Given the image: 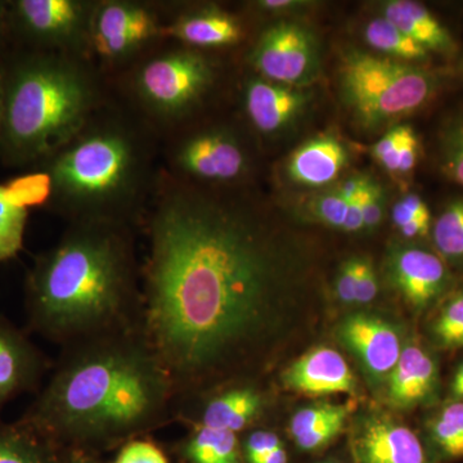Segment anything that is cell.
Instances as JSON below:
<instances>
[{"mask_svg":"<svg viewBox=\"0 0 463 463\" xmlns=\"http://www.w3.org/2000/svg\"><path fill=\"white\" fill-rule=\"evenodd\" d=\"M63 463H100L91 453L63 450Z\"/></svg>","mask_w":463,"mask_h":463,"instance_id":"c3c4849f","label":"cell"},{"mask_svg":"<svg viewBox=\"0 0 463 463\" xmlns=\"http://www.w3.org/2000/svg\"><path fill=\"white\" fill-rule=\"evenodd\" d=\"M336 337L354 355L373 385H385L405 344L397 326L367 312L352 313L341 319Z\"/></svg>","mask_w":463,"mask_h":463,"instance_id":"5bb4252c","label":"cell"},{"mask_svg":"<svg viewBox=\"0 0 463 463\" xmlns=\"http://www.w3.org/2000/svg\"><path fill=\"white\" fill-rule=\"evenodd\" d=\"M172 380L142 327L63 347L18 419L61 450L124 446L174 421Z\"/></svg>","mask_w":463,"mask_h":463,"instance_id":"7a4b0ae2","label":"cell"},{"mask_svg":"<svg viewBox=\"0 0 463 463\" xmlns=\"http://www.w3.org/2000/svg\"><path fill=\"white\" fill-rule=\"evenodd\" d=\"M354 463H432L425 443L403 422L388 413L367 412L350 429Z\"/></svg>","mask_w":463,"mask_h":463,"instance_id":"4fadbf2b","label":"cell"},{"mask_svg":"<svg viewBox=\"0 0 463 463\" xmlns=\"http://www.w3.org/2000/svg\"><path fill=\"white\" fill-rule=\"evenodd\" d=\"M347 201L337 194L334 187L319 192L306 203V214L313 221L341 230L345 221Z\"/></svg>","mask_w":463,"mask_h":463,"instance_id":"1f68e13d","label":"cell"},{"mask_svg":"<svg viewBox=\"0 0 463 463\" xmlns=\"http://www.w3.org/2000/svg\"><path fill=\"white\" fill-rule=\"evenodd\" d=\"M182 441L181 455L187 463H243L241 441L234 432L191 428Z\"/></svg>","mask_w":463,"mask_h":463,"instance_id":"d4e9b609","label":"cell"},{"mask_svg":"<svg viewBox=\"0 0 463 463\" xmlns=\"http://www.w3.org/2000/svg\"><path fill=\"white\" fill-rule=\"evenodd\" d=\"M29 207L14 199L7 185L0 184V261L16 258L23 250Z\"/></svg>","mask_w":463,"mask_h":463,"instance_id":"f1b7e54d","label":"cell"},{"mask_svg":"<svg viewBox=\"0 0 463 463\" xmlns=\"http://www.w3.org/2000/svg\"><path fill=\"white\" fill-rule=\"evenodd\" d=\"M250 5L255 11L261 14H286L288 12L298 11L309 7V2H301V0H260V2L251 3Z\"/></svg>","mask_w":463,"mask_h":463,"instance_id":"b9f144b4","label":"cell"},{"mask_svg":"<svg viewBox=\"0 0 463 463\" xmlns=\"http://www.w3.org/2000/svg\"><path fill=\"white\" fill-rule=\"evenodd\" d=\"M161 166L160 137L112 90L83 129L32 172L47 176L45 206L67 223L138 231Z\"/></svg>","mask_w":463,"mask_h":463,"instance_id":"277c9868","label":"cell"},{"mask_svg":"<svg viewBox=\"0 0 463 463\" xmlns=\"http://www.w3.org/2000/svg\"><path fill=\"white\" fill-rule=\"evenodd\" d=\"M423 426V443L432 463H450L463 459V401L447 399Z\"/></svg>","mask_w":463,"mask_h":463,"instance_id":"603a6c76","label":"cell"},{"mask_svg":"<svg viewBox=\"0 0 463 463\" xmlns=\"http://www.w3.org/2000/svg\"><path fill=\"white\" fill-rule=\"evenodd\" d=\"M219 81L212 52L161 41L109 80L118 99L141 116L163 141L194 123Z\"/></svg>","mask_w":463,"mask_h":463,"instance_id":"8992f818","label":"cell"},{"mask_svg":"<svg viewBox=\"0 0 463 463\" xmlns=\"http://www.w3.org/2000/svg\"><path fill=\"white\" fill-rule=\"evenodd\" d=\"M246 62L250 71L265 80L307 90L321 76V44L304 24L279 21L259 33Z\"/></svg>","mask_w":463,"mask_h":463,"instance_id":"30bf717a","label":"cell"},{"mask_svg":"<svg viewBox=\"0 0 463 463\" xmlns=\"http://www.w3.org/2000/svg\"><path fill=\"white\" fill-rule=\"evenodd\" d=\"M9 52L8 53L0 54V141H2L3 111H5V74H7V58Z\"/></svg>","mask_w":463,"mask_h":463,"instance_id":"7dc6e473","label":"cell"},{"mask_svg":"<svg viewBox=\"0 0 463 463\" xmlns=\"http://www.w3.org/2000/svg\"><path fill=\"white\" fill-rule=\"evenodd\" d=\"M386 194L383 185L376 181L371 185L364 205V231H373L383 223L385 215Z\"/></svg>","mask_w":463,"mask_h":463,"instance_id":"74e56055","label":"cell"},{"mask_svg":"<svg viewBox=\"0 0 463 463\" xmlns=\"http://www.w3.org/2000/svg\"><path fill=\"white\" fill-rule=\"evenodd\" d=\"M403 129L404 125H397V127L392 128L386 134H383V138L371 148L374 160L380 163L386 155L394 149L395 146L398 145L399 139H401L402 134H403Z\"/></svg>","mask_w":463,"mask_h":463,"instance_id":"7bdbcfd3","label":"cell"},{"mask_svg":"<svg viewBox=\"0 0 463 463\" xmlns=\"http://www.w3.org/2000/svg\"><path fill=\"white\" fill-rule=\"evenodd\" d=\"M457 78L455 71L347 51L339 66L341 99L365 129L425 109Z\"/></svg>","mask_w":463,"mask_h":463,"instance_id":"52a82bcc","label":"cell"},{"mask_svg":"<svg viewBox=\"0 0 463 463\" xmlns=\"http://www.w3.org/2000/svg\"><path fill=\"white\" fill-rule=\"evenodd\" d=\"M312 99L313 93L307 88L273 83L251 71L245 75L241 90L246 120L263 137L288 130L304 115Z\"/></svg>","mask_w":463,"mask_h":463,"instance_id":"2e32d148","label":"cell"},{"mask_svg":"<svg viewBox=\"0 0 463 463\" xmlns=\"http://www.w3.org/2000/svg\"><path fill=\"white\" fill-rule=\"evenodd\" d=\"M175 403L174 421L191 428H210L239 434L260 419L267 405L264 392L249 381L234 380Z\"/></svg>","mask_w":463,"mask_h":463,"instance_id":"7c38bea8","label":"cell"},{"mask_svg":"<svg viewBox=\"0 0 463 463\" xmlns=\"http://www.w3.org/2000/svg\"><path fill=\"white\" fill-rule=\"evenodd\" d=\"M437 149L441 174L463 187V109L441 125Z\"/></svg>","mask_w":463,"mask_h":463,"instance_id":"f546056e","label":"cell"},{"mask_svg":"<svg viewBox=\"0 0 463 463\" xmlns=\"http://www.w3.org/2000/svg\"><path fill=\"white\" fill-rule=\"evenodd\" d=\"M385 272L416 315L431 312L456 289V274L434 249L420 243H394L386 255Z\"/></svg>","mask_w":463,"mask_h":463,"instance_id":"8fae6325","label":"cell"},{"mask_svg":"<svg viewBox=\"0 0 463 463\" xmlns=\"http://www.w3.org/2000/svg\"><path fill=\"white\" fill-rule=\"evenodd\" d=\"M364 39L371 48L383 53V57L401 62L425 65L431 58L425 48L383 16L373 18L365 25Z\"/></svg>","mask_w":463,"mask_h":463,"instance_id":"4316f807","label":"cell"},{"mask_svg":"<svg viewBox=\"0 0 463 463\" xmlns=\"http://www.w3.org/2000/svg\"><path fill=\"white\" fill-rule=\"evenodd\" d=\"M358 258L346 259L340 265L339 272L335 279V295L341 304L346 307L356 306V272H358Z\"/></svg>","mask_w":463,"mask_h":463,"instance_id":"8d00e7d4","label":"cell"},{"mask_svg":"<svg viewBox=\"0 0 463 463\" xmlns=\"http://www.w3.org/2000/svg\"><path fill=\"white\" fill-rule=\"evenodd\" d=\"M14 48L60 52L90 60L97 0H8Z\"/></svg>","mask_w":463,"mask_h":463,"instance_id":"9c48e42d","label":"cell"},{"mask_svg":"<svg viewBox=\"0 0 463 463\" xmlns=\"http://www.w3.org/2000/svg\"><path fill=\"white\" fill-rule=\"evenodd\" d=\"M325 463H337V462H334V461H327V462H325Z\"/></svg>","mask_w":463,"mask_h":463,"instance_id":"f907efd6","label":"cell"},{"mask_svg":"<svg viewBox=\"0 0 463 463\" xmlns=\"http://www.w3.org/2000/svg\"><path fill=\"white\" fill-rule=\"evenodd\" d=\"M283 447L281 438L273 431L254 430L241 441V452L246 463H258Z\"/></svg>","mask_w":463,"mask_h":463,"instance_id":"836d02e7","label":"cell"},{"mask_svg":"<svg viewBox=\"0 0 463 463\" xmlns=\"http://www.w3.org/2000/svg\"><path fill=\"white\" fill-rule=\"evenodd\" d=\"M379 295V279L371 259L358 258L356 272V306H367Z\"/></svg>","mask_w":463,"mask_h":463,"instance_id":"d590c367","label":"cell"},{"mask_svg":"<svg viewBox=\"0 0 463 463\" xmlns=\"http://www.w3.org/2000/svg\"><path fill=\"white\" fill-rule=\"evenodd\" d=\"M165 3L136 0H97L90 26V42L125 33H139L161 41Z\"/></svg>","mask_w":463,"mask_h":463,"instance_id":"ffe728a7","label":"cell"},{"mask_svg":"<svg viewBox=\"0 0 463 463\" xmlns=\"http://www.w3.org/2000/svg\"><path fill=\"white\" fill-rule=\"evenodd\" d=\"M282 385L310 397L332 394L354 395L355 374L337 350L318 346L309 350L281 374Z\"/></svg>","mask_w":463,"mask_h":463,"instance_id":"d6986e66","label":"cell"},{"mask_svg":"<svg viewBox=\"0 0 463 463\" xmlns=\"http://www.w3.org/2000/svg\"><path fill=\"white\" fill-rule=\"evenodd\" d=\"M347 163L349 154L343 142L332 134H321L289 156L286 174L298 185L325 187L336 181Z\"/></svg>","mask_w":463,"mask_h":463,"instance_id":"7402d4cb","label":"cell"},{"mask_svg":"<svg viewBox=\"0 0 463 463\" xmlns=\"http://www.w3.org/2000/svg\"><path fill=\"white\" fill-rule=\"evenodd\" d=\"M114 463H169V459L154 441L138 438L120 447Z\"/></svg>","mask_w":463,"mask_h":463,"instance_id":"d6a6232c","label":"cell"},{"mask_svg":"<svg viewBox=\"0 0 463 463\" xmlns=\"http://www.w3.org/2000/svg\"><path fill=\"white\" fill-rule=\"evenodd\" d=\"M429 337L435 349H463V288L455 289L437 307L429 323Z\"/></svg>","mask_w":463,"mask_h":463,"instance_id":"83f0119b","label":"cell"},{"mask_svg":"<svg viewBox=\"0 0 463 463\" xmlns=\"http://www.w3.org/2000/svg\"><path fill=\"white\" fill-rule=\"evenodd\" d=\"M421 218H431V216H420L414 214V213L411 212V210L408 209L401 200H399L398 203H395L394 207H392V223H394L398 230L403 228L404 225L410 224L411 222Z\"/></svg>","mask_w":463,"mask_h":463,"instance_id":"f6af8a7d","label":"cell"},{"mask_svg":"<svg viewBox=\"0 0 463 463\" xmlns=\"http://www.w3.org/2000/svg\"><path fill=\"white\" fill-rule=\"evenodd\" d=\"M111 97L109 79L88 58L14 48L7 58L0 164L32 172Z\"/></svg>","mask_w":463,"mask_h":463,"instance_id":"5b68a950","label":"cell"},{"mask_svg":"<svg viewBox=\"0 0 463 463\" xmlns=\"http://www.w3.org/2000/svg\"><path fill=\"white\" fill-rule=\"evenodd\" d=\"M14 48L9 24V3L8 0H0V54L8 53Z\"/></svg>","mask_w":463,"mask_h":463,"instance_id":"ee69618b","label":"cell"},{"mask_svg":"<svg viewBox=\"0 0 463 463\" xmlns=\"http://www.w3.org/2000/svg\"><path fill=\"white\" fill-rule=\"evenodd\" d=\"M381 16L398 27L430 54L455 60L459 45L455 35L421 3L389 0L381 3Z\"/></svg>","mask_w":463,"mask_h":463,"instance_id":"44dd1931","label":"cell"},{"mask_svg":"<svg viewBox=\"0 0 463 463\" xmlns=\"http://www.w3.org/2000/svg\"><path fill=\"white\" fill-rule=\"evenodd\" d=\"M165 8L161 41L179 43L194 50L214 52L236 47L245 39L242 20L218 5L165 3Z\"/></svg>","mask_w":463,"mask_h":463,"instance_id":"9a60e30c","label":"cell"},{"mask_svg":"<svg viewBox=\"0 0 463 463\" xmlns=\"http://www.w3.org/2000/svg\"><path fill=\"white\" fill-rule=\"evenodd\" d=\"M288 452H286L285 447L279 448V449L274 450V452L269 453L267 457H264L263 459H260L258 463H288Z\"/></svg>","mask_w":463,"mask_h":463,"instance_id":"681fc988","label":"cell"},{"mask_svg":"<svg viewBox=\"0 0 463 463\" xmlns=\"http://www.w3.org/2000/svg\"><path fill=\"white\" fill-rule=\"evenodd\" d=\"M350 407L347 404H334L322 402L309 407L301 408L292 416L289 421V432L292 439H298L315 430L323 423L339 417L349 416Z\"/></svg>","mask_w":463,"mask_h":463,"instance_id":"4dcf8cb0","label":"cell"},{"mask_svg":"<svg viewBox=\"0 0 463 463\" xmlns=\"http://www.w3.org/2000/svg\"><path fill=\"white\" fill-rule=\"evenodd\" d=\"M252 164L242 134L228 124H188L161 141L163 169L200 187H239L251 174Z\"/></svg>","mask_w":463,"mask_h":463,"instance_id":"ba28073f","label":"cell"},{"mask_svg":"<svg viewBox=\"0 0 463 463\" xmlns=\"http://www.w3.org/2000/svg\"><path fill=\"white\" fill-rule=\"evenodd\" d=\"M373 179L367 174H354V175L347 176L335 185V190L343 197L344 200H354L371 184Z\"/></svg>","mask_w":463,"mask_h":463,"instance_id":"60d3db41","label":"cell"},{"mask_svg":"<svg viewBox=\"0 0 463 463\" xmlns=\"http://www.w3.org/2000/svg\"><path fill=\"white\" fill-rule=\"evenodd\" d=\"M50 368L44 353L5 317H0V411L25 392L39 389Z\"/></svg>","mask_w":463,"mask_h":463,"instance_id":"ac0fdd59","label":"cell"},{"mask_svg":"<svg viewBox=\"0 0 463 463\" xmlns=\"http://www.w3.org/2000/svg\"><path fill=\"white\" fill-rule=\"evenodd\" d=\"M0 463H63V450L18 420H0Z\"/></svg>","mask_w":463,"mask_h":463,"instance_id":"cb8c5ba5","label":"cell"},{"mask_svg":"<svg viewBox=\"0 0 463 463\" xmlns=\"http://www.w3.org/2000/svg\"><path fill=\"white\" fill-rule=\"evenodd\" d=\"M385 388L386 402L392 410L401 412L439 404L440 364L431 347L417 337H407L403 352L390 373Z\"/></svg>","mask_w":463,"mask_h":463,"instance_id":"e0dca14e","label":"cell"},{"mask_svg":"<svg viewBox=\"0 0 463 463\" xmlns=\"http://www.w3.org/2000/svg\"><path fill=\"white\" fill-rule=\"evenodd\" d=\"M347 417L349 416L339 417V419L323 423L315 430L295 439V444H297L298 449L304 450V452H315V450L322 449V448L328 446L345 429Z\"/></svg>","mask_w":463,"mask_h":463,"instance_id":"e575fe53","label":"cell"},{"mask_svg":"<svg viewBox=\"0 0 463 463\" xmlns=\"http://www.w3.org/2000/svg\"><path fill=\"white\" fill-rule=\"evenodd\" d=\"M432 249L453 273L463 272V197L446 203L432 222Z\"/></svg>","mask_w":463,"mask_h":463,"instance_id":"484cf974","label":"cell"},{"mask_svg":"<svg viewBox=\"0 0 463 463\" xmlns=\"http://www.w3.org/2000/svg\"><path fill=\"white\" fill-rule=\"evenodd\" d=\"M420 156V141L412 127L407 125L401 149H399L398 174L408 175L413 172Z\"/></svg>","mask_w":463,"mask_h":463,"instance_id":"f35d334b","label":"cell"},{"mask_svg":"<svg viewBox=\"0 0 463 463\" xmlns=\"http://www.w3.org/2000/svg\"><path fill=\"white\" fill-rule=\"evenodd\" d=\"M139 230L142 331L176 402L260 371L309 289V252L258 199L161 166Z\"/></svg>","mask_w":463,"mask_h":463,"instance_id":"6da1fadb","label":"cell"},{"mask_svg":"<svg viewBox=\"0 0 463 463\" xmlns=\"http://www.w3.org/2000/svg\"><path fill=\"white\" fill-rule=\"evenodd\" d=\"M373 182L374 179L358 197L349 201V203H347L345 221H344L341 231L346 232V233H356V232L364 231V205Z\"/></svg>","mask_w":463,"mask_h":463,"instance_id":"ab89813d","label":"cell"},{"mask_svg":"<svg viewBox=\"0 0 463 463\" xmlns=\"http://www.w3.org/2000/svg\"><path fill=\"white\" fill-rule=\"evenodd\" d=\"M448 399H457L463 401V361L457 365L449 386H448Z\"/></svg>","mask_w":463,"mask_h":463,"instance_id":"bcb514c9","label":"cell"},{"mask_svg":"<svg viewBox=\"0 0 463 463\" xmlns=\"http://www.w3.org/2000/svg\"><path fill=\"white\" fill-rule=\"evenodd\" d=\"M134 228L69 223L25 281L30 330L61 347L142 327L141 264Z\"/></svg>","mask_w":463,"mask_h":463,"instance_id":"3957f363","label":"cell"}]
</instances>
